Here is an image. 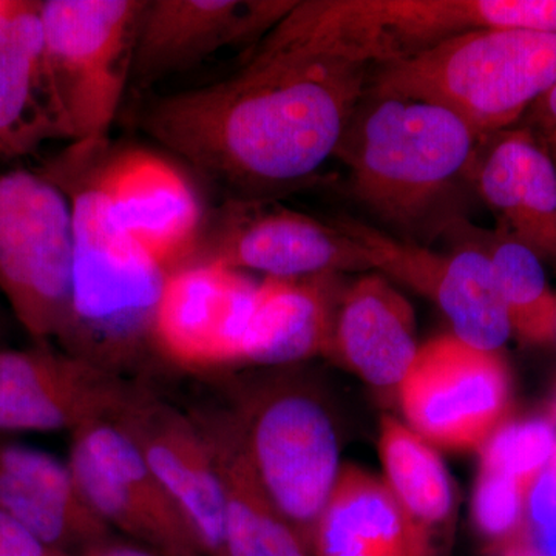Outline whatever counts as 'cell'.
<instances>
[{
    "mask_svg": "<svg viewBox=\"0 0 556 556\" xmlns=\"http://www.w3.org/2000/svg\"><path fill=\"white\" fill-rule=\"evenodd\" d=\"M338 3L298 0L228 78L152 102L146 131L230 186L309 178L336 155L372 72L387 64Z\"/></svg>",
    "mask_w": 556,
    "mask_h": 556,
    "instance_id": "6da1fadb",
    "label": "cell"
},
{
    "mask_svg": "<svg viewBox=\"0 0 556 556\" xmlns=\"http://www.w3.org/2000/svg\"><path fill=\"white\" fill-rule=\"evenodd\" d=\"M100 153L72 148L39 172L56 182L72 204V287L67 325L58 343L123 376L153 350V320L169 273L113 217L98 181Z\"/></svg>",
    "mask_w": 556,
    "mask_h": 556,
    "instance_id": "7a4b0ae2",
    "label": "cell"
},
{
    "mask_svg": "<svg viewBox=\"0 0 556 556\" xmlns=\"http://www.w3.org/2000/svg\"><path fill=\"white\" fill-rule=\"evenodd\" d=\"M479 146L477 134L441 105L367 90L336 155L350 169L356 199L415 236L470 174Z\"/></svg>",
    "mask_w": 556,
    "mask_h": 556,
    "instance_id": "3957f363",
    "label": "cell"
},
{
    "mask_svg": "<svg viewBox=\"0 0 556 556\" xmlns=\"http://www.w3.org/2000/svg\"><path fill=\"white\" fill-rule=\"evenodd\" d=\"M556 84V35L489 28L379 65L368 91L441 105L479 139L518 126Z\"/></svg>",
    "mask_w": 556,
    "mask_h": 556,
    "instance_id": "277c9868",
    "label": "cell"
},
{
    "mask_svg": "<svg viewBox=\"0 0 556 556\" xmlns=\"http://www.w3.org/2000/svg\"><path fill=\"white\" fill-rule=\"evenodd\" d=\"M146 0H42L43 70L61 138L101 150L131 79Z\"/></svg>",
    "mask_w": 556,
    "mask_h": 556,
    "instance_id": "5b68a950",
    "label": "cell"
},
{
    "mask_svg": "<svg viewBox=\"0 0 556 556\" xmlns=\"http://www.w3.org/2000/svg\"><path fill=\"white\" fill-rule=\"evenodd\" d=\"M72 266L67 193L40 172L0 175V292L33 343L60 342Z\"/></svg>",
    "mask_w": 556,
    "mask_h": 556,
    "instance_id": "8992f818",
    "label": "cell"
},
{
    "mask_svg": "<svg viewBox=\"0 0 556 556\" xmlns=\"http://www.w3.org/2000/svg\"><path fill=\"white\" fill-rule=\"evenodd\" d=\"M232 417L263 489L308 547L342 467L327 408L300 387L274 386L255 393Z\"/></svg>",
    "mask_w": 556,
    "mask_h": 556,
    "instance_id": "52a82bcc",
    "label": "cell"
},
{
    "mask_svg": "<svg viewBox=\"0 0 556 556\" xmlns=\"http://www.w3.org/2000/svg\"><path fill=\"white\" fill-rule=\"evenodd\" d=\"M405 424L433 447L479 452L510 409V376L500 353L445 334L419 346L397 388Z\"/></svg>",
    "mask_w": 556,
    "mask_h": 556,
    "instance_id": "ba28073f",
    "label": "cell"
},
{
    "mask_svg": "<svg viewBox=\"0 0 556 556\" xmlns=\"http://www.w3.org/2000/svg\"><path fill=\"white\" fill-rule=\"evenodd\" d=\"M334 223L362 244L372 269L431 300L448 318L453 336L478 350L500 353L511 327L479 233L452 254H439L354 218Z\"/></svg>",
    "mask_w": 556,
    "mask_h": 556,
    "instance_id": "9c48e42d",
    "label": "cell"
},
{
    "mask_svg": "<svg viewBox=\"0 0 556 556\" xmlns=\"http://www.w3.org/2000/svg\"><path fill=\"white\" fill-rule=\"evenodd\" d=\"M67 464L110 529L164 555L203 556L188 521L115 420H97L73 431Z\"/></svg>",
    "mask_w": 556,
    "mask_h": 556,
    "instance_id": "30bf717a",
    "label": "cell"
},
{
    "mask_svg": "<svg viewBox=\"0 0 556 556\" xmlns=\"http://www.w3.org/2000/svg\"><path fill=\"white\" fill-rule=\"evenodd\" d=\"M129 391L123 376L53 343L0 348V433L72 434L113 419Z\"/></svg>",
    "mask_w": 556,
    "mask_h": 556,
    "instance_id": "8fae6325",
    "label": "cell"
},
{
    "mask_svg": "<svg viewBox=\"0 0 556 556\" xmlns=\"http://www.w3.org/2000/svg\"><path fill=\"white\" fill-rule=\"evenodd\" d=\"M116 424L137 444L193 535L203 556H226L225 493L217 464L195 417L130 387Z\"/></svg>",
    "mask_w": 556,
    "mask_h": 556,
    "instance_id": "7c38bea8",
    "label": "cell"
},
{
    "mask_svg": "<svg viewBox=\"0 0 556 556\" xmlns=\"http://www.w3.org/2000/svg\"><path fill=\"white\" fill-rule=\"evenodd\" d=\"M255 288L241 270L214 260L175 269L156 305L153 350L193 371L240 364Z\"/></svg>",
    "mask_w": 556,
    "mask_h": 556,
    "instance_id": "4fadbf2b",
    "label": "cell"
},
{
    "mask_svg": "<svg viewBox=\"0 0 556 556\" xmlns=\"http://www.w3.org/2000/svg\"><path fill=\"white\" fill-rule=\"evenodd\" d=\"M208 260L276 278L372 269L362 244L334 222L260 201L229 208Z\"/></svg>",
    "mask_w": 556,
    "mask_h": 556,
    "instance_id": "5bb4252c",
    "label": "cell"
},
{
    "mask_svg": "<svg viewBox=\"0 0 556 556\" xmlns=\"http://www.w3.org/2000/svg\"><path fill=\"white\" fill-rule=\"evenodd\" d=\"M97 174L121 229L167 273L188 265L201 225L199 197L189 179L146 149L97 160Z\"/></svg>",
    "mask_w": 556,
    "mask_h": 556,
    "instance_id": "9a60e30c",
    "label": "cell"
},
{
    "mask_svg": "<svg viewBox=\"0 0 556 556\" xmlns=\"http://www.w3.org/2000/svg\"><path fill=\"white\" fill-rule=\"evenodd\" d=\"M298 0H153L135 42L131 78L142 84L181 72L217 51L262 39Z\"/></svg>",
    "mask_w": 556,
    "mask_h": 556,
    "instance_id": "2e32d148",
    "label": "cell"
},
{
    "mask_svg": "<svg viewBox=\"0 0 556 556\" xmlns=\"http://www.w3.org/2000/svg\"><path fill=\"white\" fill-rule=\"evenodd\" d=\"M470 178L497 225L556 268V161L532 130L482 139Z\"/></svg>",
    "mask_w": 556,
    "mask_h": 556,
    "instance_id": "e0dca14e",
    "label": "cell"
},
{
    "mask_svg": "<svg viewBox=\"0 0 556 556\" xmlns=\"http://www.w3.org/2000/svg\"><path fill=\"white\" fill-rule=\"evenodd\" d=\"M0 510L62 554L83 556L112 533L67 463L9 441H0Z\"/></svg>",
    "mask_w": 556,
    "mask_h": 556,
    "instance_id": "ac0fdd59",
    "label": "cell"
},
{
    "mask_svg": "<svg viewBox=\"0 0 556 556\" xmlns=\"http://www.w3.org/2000/svg\"><path fill=\"white\" fill-rule=\"evenodd\" d=\"M343 291L342 274L263 278L255 288L240 364L283 367L331 356Z\"/></svg>",
    "mask_w": 556,
    "mask_h": 556,
    "instance_id": "d6986e66",
    "label": "cell"
},
{
    "mask_svg": "<svg viewBox=\"0 0 556 556\" xmlns=\"http://www.w3.org/2000/svg\"><path fill=\"white\" fill-rule=\"evenodd\" d=\"M416 314L390 278L368 274L343 291L331 356L369 386L394 390L417 356Z\"/></svg>",
    "mask_w": 556,
    "mask_h": 556,
    "instance_id": "ffe728a7",
    "label": "cell"
},
{
    "mask_svg": "<svg viewBox=\"0 0 556 556\" xmlns=\"http://www.w3.org/2000/svg\"><path fill=\"white\" fill-rule=\"evenodd\" d=\"M378 445L382 479L404 519L412 556H448L455 489L437 447L390 415L380 419Z\"/></svg>",
    "mask_w": 556,
    "mask_h": 556,
    "instance_id": "44dd1931",
    "label": "cell"
},
{
    "mask_svg": "<svg viewBox=\"0 0 556 556\" xmlns=\"http://www.w3.org/2000/svg\"><path fill=\"white\" fill-rule=\"evenodd\" d=\"M61 138L51 109L39 2L0 7V159H20Z\"/></svg>",
    "mask_w": 556,
    "mask_h": 556,
    "instance_id": "7402d4cb",
    "label": "cell"
},
{
    "mask_svg": "<svg viewBox=\"0 0 556 556\" xmlns=\"http://www.w3.org/2000/svg\"><path fill=\"white\" fill-rule=\"evenodd\" d=\"M193 417L206 438L222 479L226 556H311L258 481L232 413Z\"/></svg>",
    "mask_w": 556,
    "mask_h": 556,
    "instance_id": "603a6c76",
    "label": "cell"
},
{
    "mask_svg": "<svg viewBox=\"0 0 556 556\" xmlns=\"http://www.w3.org/2000/svg\"><path fill=\"white\" fill-rule=\"evenodd\" d=\"M311 556H412L404 519L383 479L342 464L309 538Z\"/></svg>",
    "mask_w": 556,
    "mask_h": 556,
    "instance_id": "cb8c5ba5",
    "label": "cell"
},
{
    "mask_svg": "<svg viewBox=\"0 0 556 556\" xmlns=\"http://www.w3.org/2000/svg\"><path fill=\"white\" fill-rule=\"evenodd\" d=\"M510 321L511 334L530 345L556 340V294L548 285L543 260L503 226L479 232Z\"/></svg>",
    "mask_w": 556,
    "mask_h": 556,
    "instance_id": "d4e9b609",
    "label": "cell"
},
{
    "mask_svg": "<svg viewBox=\"0 0 556 556\" xmlns=\"http://www.w3.org/2000/svg\"><path fill=\"white\" fill-rule=\"evenodd\" d=\"M556 426L546 417L506 420L479 450V468L495 471L527 486L552 464Z\"/></svg>",
    "mask_w": 556,
    "mask_h": 556,
    "instance_id": "484cf974",
    "label": "cell"
},
{
    "mask_svg": "<svg viewBox=\"0 0 556 556\" xmlns=\"http://www.w3.org/2000/svg\"><path fill=\"white\" fill-rule=\"evenodd\" d=\"M527 486L479 468L471 518L486 547L496 556H519L525 544Z\"/></svg>",
    "mask_w": 556,
    "mask_h": 556,
    "instance_id": "4316f807",
    "label": "cell"
},
{
    "mask_svg": "<svg viewBox=\"0 0 556 556\" xmlns=\"http://www.w3.org/2000/svg\"><path fill=\"white\" fill-rule=\"evenodd\" d=\"M0 556H73L54 551L0 510Z\"/></svg>",
    "mask_w": 556,
    "mask_h": 556,
    "instance_id": "83f0119b",
    "label": "cell"
},
{
    "mask_svg": "<svg viewBox=\"0 0 556 556\" xmlns=\"http://www.w3.org/2000/svg\"><path fill=\"white\" fill-rule=\"evenodd\" d=\"M518 126L532 130L540 138L556 135V84L527 110Z\"/></svg>",
    "mask_w": 556,
    "mask_h": 556,
    "instance_id": "f1b7e54d",
    "label": "cell"
},
{
    "mask_svg": "<svg viewBox=\"0 0 556 556\" xmlns=\"http://www.w3.org/2000/svg\"><path fill=\"white\" fill-rule=\"evenodd\" d=\"M83 556H169L153 551V548L141 546V544L116 543V541H105Z\"/></svg>",
    "mask_w": 556,
    "mask_h": 556,
    "instance_id": "f546056e",
    "label": "cell"
},
{
    "mask_svg": "<svg viewBox=\"0 0 556 556\" xmlns=\"http://www.w3.org/2000/svg\"><path fill=\"white\" fill-rule=\"evenodd\" d=\"M544 142H546V146L548 149L556 150V135L554 137H547V138H541Z\"/></svg>",
    "mask_w": 556,
    "mask_h": 556,
    "instance_id": "4dcf8cb0",
    "label": "cell"
},
{
    "mask_svg": "<svg viewBox=\"0 0 556 556\" xmlns=\"http://www.w3.org/2000/svg\"><path fill=\"white\" fill-rule=\"evenodd\" d=\"M552 467H554L555 471H556V452H555L554 459H552Z\"/></svg>",
    "mask_w": 556,
    "mask_h": 556,
    "instance_id": "1f68e13d",
    "label": "cell"
},
{
    "mask_svg": "<svg viewBox=\"0 0 556 556\" xmlns=\"http://www.w3.org/2000/svg\"><path fill=\"white\" fill-rule=\"evenodd\" d=\"M548 150H551L552 155H554V159H555V161H556V150H552V149H548Z\"/></svg>",
    "mask_w": 556,
    "mask_h": 556,
    "instance_id": "d6a6232c",
    "label": "cell"
},
{
    "mask_svg": "<svg viewBox=\"0 0 556 556\" xmlns=\"http://www.w3.org/2000/svg\"><path fill=\"white\" fill-rule=\"evenodd\" d=\"M0 348H2V345H0Z\"/></svg>",
    "mask_w": 556,
    "mask_h": 556,
    "instance_id": "836d02e7",
    "label": "cell"
}]
</instances>
